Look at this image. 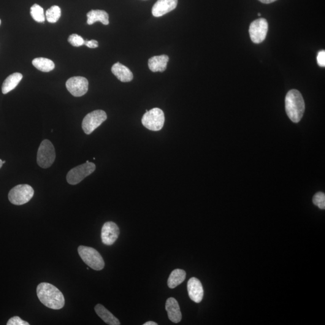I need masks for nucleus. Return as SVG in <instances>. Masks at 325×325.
I'll return each instance as SVG.
<instances>
[{"label": "nucleus", "mask_w": 325, "mask_h": 325, "mask_svg": "<svg viewBox=\"0 0 325 325\" xmlns=\"http://www.w3.org/2000/svg\"><path fill=\"white\" fill-rule=\"evenodd\" d=\"M78 253L83 261L92 269L101 270L104 269V260L96 249L88 246H80L78 248Z\"/></svg>", "instance_id": "nucleus-3"}, {"label": "nucleus", "mask_w": 325, "mask_h": 325, "mask_svg": "<svg viewBox=\"0 0 325 325\" xmlns=\"http://www.w3.org/2000/svg\"><path fill=\"white\" fill-rule=\"evenodd\" d=\"M84 45H85L89 48H96L98 47V42L96 40H85V43H84Z\"/></svg>", "instance_id": "nucleus-28"}, {"label": "nucleus", "mask_w": 325, "mask_h": 325, "mask_svg": "<svg viewBox=\"0 0 325 325\" xmlns=\"http://www.w3.org/2000/svg\"><path fill=\"white\" fill-rule=\"evenodd\" d=\"M169 57L167 55L154 56L149 59L148 66L151 71L164 72L166 70Z\"/></svg>", "instance_id": "nucleus-16"}, {"label": "nucleus", "mask_w": 325, "mask_h": 325, "mask_svg": "<svg viewBox=\"0 0 325 325\" xmlns=\"http://www.w3.org/2000/svg\"><path fill=\"white\" fill-rule=\"evenodd\" d=\"M5 162V161H2V164H4Z\"/></svg>", "instance_id": "nucleus-33"}, {"label": "nucleus", "mask_w": 325, "mask_h": 325, "mask_svg": "<svg viewBox=\"0 0 325 325\" xmlns=\"http://www.w3.org/2000/svg\"><path fill=\"white\" fill-rule=\"evenodd\" d=\"M259 1L262 2V3L270 4L272 3V2L277 1V0H259Z\"/></svg>", "instance_id": "nucleus-29"}, {"label": "nucleus", "mask_w": 325, "mask_h": 325, "mask_svg": "<svg viewBox=\"0 0 325 325\" xmlns=\"http://www.w3.org/2000/svg\"><path fill=\"white\" fill-rule=\"evenodd\" d=\"M142 123L145 128L151 131H160L164 126V112L159 108L147 111L143 116Z\"/></svg>", "instance_id": "nucleus-6"}, {"label": "nucleus", "mask_w": 325, "mask_h": 325, "mask_svg": "<svg viewBox=\"0 0 325 325\" xmlns=\"http://www.w3.org/2000/svg\"><path fill=\"white\" fill-rule=\"evenodd\" d=\"M144 325H157V323L156 322H153V321H149L147 322H146L145 324H143Z\"/></svg>", "instance_id": "nucleus-30"}, {"label": "nucleus", "mask_w": 325, "mask_h": 325, "mask_svg": "<svg viewBox=\"0 0 325 325\" xmlns=\"http://www.w3.org/2000/svg\"><path fill=\"white\" fill-rule=\"evenodd\" d=\"M1 20H0V25H1Z\"/></svg>", "instance_id": "nucleus-34"}, {"label": "nucleus", "mask_w": 325, "mask_h": 325, "mask_svg": "<svg viewBox=\"0 0 325 325\" xmlns=\"http://www.w3.org/2000/svg\"><path fill=\"white\" fill-rule=\"evenodd\" d=\"M317 62L320 66H325V50L320 51L317 56Z\"/></svg>", "instance_id": "nucleus-27"}, {"label": "nucleus", "mask_w": 325, "mask_h": 325, "mask_svg": "<svg viewBox=\"0 0 325 325\" xmlns=\"http://www.w3.org/2000/svg\"><path fill=\"white\" fill-rule=\"evenodd\" d=\"M112 72L114 75L117 77L118 79L122 82H130L133 78L131 70L125 65L117 62L113 65Z\"/></svg>", "instance_id": "nucleus-15"}, {"label": "nucleus", "mask_w": 325, "mask_h": 325, "mask_svg": "<svg viewBox=\"0 0 325 325\" xmlns=\"http://www.w3.org/2000/svg\"><path fill=\"white\" fill-rule=\"evenodd\" d=\"M189 296L192 300L196 303L202 301L204 296V290L201 283L196 278L190 279L188 283Z\"/></svg>", "instance_id": "nucleus-13"}, {"label": "nucleus", "mask_w": 325, "mask_h": 325, "mask_svg": "<svg viewBox=\"0 0 325 325\" xmlns=\"http://www.w3.org/2000/svg\"><path fill=\"white\" fill-rule=\"evenodd\" d=\"M178 0H158L152 9V14L155 17L167 14L177 7Z\"/></svg>", "instance_id": "nucleus-12"}, {"label": "nucleus", "mask_w": 325, "mask_h": 325, "mask_svg": "<svg viewBox=\"0 0 325 325\" xmlns=\"http://www.w3.org/2000/svg\"><path fill=\"white\" fill-rule=\"evenodd\" d=\"M34 193L32 186L28 184H20L10 190L8 197L12 204L21 205L29 202Z\"/></svg>", "instance_id": "nucleus-5"}, {"label": "nucleus", "mask_w": 325, "mask_h": 325, "mask_svg": "<svg viewBox=\"0 0 325 325\" xmlns=\"http://www.w3.org/2000/svg\"><path fill=\"white\" fill-rule=\"evenodd\" d=\"M38 298L45 307L53 310H61L64 307V294L55 286L47 283L39 284L36 289Z\"/></svg>", "instance_id": "nucleus-1"}, {"label": "nucleus", "mask_w": 325, "mask_h": 325, "mask_svg": "<svg viewBox=\"0 0 325 325\" xmlns=\"http://www.w3.org/2000/svg\"><path fill=\"white\" fill-rule=\"evenodd\" d=\"M66 87L70 94L75 97L85 96L89 88L88 80L83 77H73L67 80Z\"/></svg>", "instance_id": "nucleus-10"}, {"label": "nucleus", "mask_w": 325, "mask_h": 325, "mask_svg": "<svg viewBox=\"0 0 325 325\" xmlns=\"http://www.w3.org/2000/svg\"><path fill=\"white\" fill-rule=\"evenodd\" d=\"M32 17L37 23H43L45 20L44 11L39 4H34L32 5L31 9Z\"/></svg>", "instance_id": "nucleus-23"}, {"label": "nucleus", "mask_w": 325, "mask_h": 325, "mask_svg": "<svg viewBox=\"0 0 325 325\" xmlns=\"http://www.w3.org/2000/svg\"><path fill=\"white\" fill-rule=\"evenodd\" d=\"M314 205L318 206L322 210L325 209V195L323 192H318L314 195L313 198Z\"/></svg>", "instance_id": "nucleus-24"}, {"label": "nucleus", "mask_w": 325, "mask_h": 325, "mask_svg": "<svg viewBox=\"0 0 325 325\" xmlns=\"http://www.w3.org/2000/svg\"><path fill=\"white\" fill-rule=\"evenodd\" d=\"M269 29V24L264 18L255 20L249 26V35L251 39L255 43H260L264 41Z\"/></svg>", "instance_id": "nucleus-9"}, {"label": "nucleus", "mask_w": 325, "mask_h": 325, "mask_svg": "<svg viewBox=\"0 0 325 325\" xmlns=\"http://www.w3.org/2000/svg\"><path fill=\"white\" fill-rule=\"evenodd\" d=\"M67 40H68L70 44L74 46V47H80L85 43V40L83 39V38L77 34L70 35Z\"/></svg>", "instance_id": "nucleus-25"}, {"label": "nucleus", "mask_w": 325, "mask_h": 325, "mask_svg": "<svg viewBox=\"0 0 325 325\" xmlns=\"http://www.w3.org/2000/svg\"><path fill=\"white\" fill-rule=\"evenodd\" d=\"M56 159V152L52 143L48 140H43L38 149L37 162L40 167L47 169L53 164Z\"/></svg>", "instance_id": "nucleus-4"}, {"label": "nucleus", "mask_w": 325, "mask_h": 325, "mask_svg": "<svg viewBox=\"0 0 325 325\" xmlns=\"http://www.w3.org/2000/svg\"><path fill=\"white\" fill-rule=\"evenodd\" d=\"M186 273L182 269L173 270L167 280V285L170 289H175L186 280Z\"/></svg>", "instance_id": "nucleus-20"}, {"label": "nucleus", "mask_w": 325, "mask_h": 325, "mask_svg": "<svg viewBox=\"0 0 325 325\" xmlns=\"http://www.w3.org/2000/svg\"><path fill=\"white\" fill-rule=\"evenodd\" d=\"M32 64L40 71L45 72L51 71L55 67V64L51 60L44 58H38L32 60Z\"/></svg>", "instance_id": "nucleus-21"}, {"label": "nucleus", "mask_w": 325, "mask_h": 325, "mask_svg": "<svg viewBox=\"0 0 325 325\" xmlns=\"http://www.w3.org/2000/svg\"><path fill=\"white\" fill-rule=\"evenodd\" d=\"M97 315L101 318L105 324L110 325H120L121 323L119 320L114 316L112 313L107 310L104 306L101 304H97L95 307Z\"/></svg>", "instance_id": "nucleus-18"}, {"label": "nucleus", "mask_w": 325, "mask_h": 325, "mask_svg": "<svg viewBox=\"0 0 325 325\" xmlns=\"http://www.w3.org/2000/svg\"><path fill=\"white\" fill-rule=\"evenodd\" d=\"M120 231L117 225L113 222H107L102 226L101 239L105 245L111 246L118 239Z\"/></svg>", "instance_id": "nucleus-11"}, {"label": "nucleus", "mask_w": 325, "mask_h": 325, "mask_svg": "<svg viewBox=\"0 0 325 325\" xmlns=\"http://www.w3.org/2000/svg\"><path fill=\"white\" fill-rule=\"evenodd\" d=\"M23 75L19 72L13 73V74L10 75L2 83V94H7L10 91H13L23 79Z\"/></svg>", "instance_id": "nucleus-19"}, {"label": "nucleus", "mask_w": 325, "mask_h": 325, "mask_svg": "<svg viewBox=\"0 0 325 325\" xmlns=\"http://www.w3.org/2000/svg\"><path fill=\"white\" fill-rule=\"evenodd\" d=\"M107 114L102 110H97L87 115L82 122V129L86 134H91L98 127L106 121Z\"/></svg>", "instance_id": "nucleus-8"}, {"label": "nucleus", "mask_w": 325, "mask_h": 325, "mask_svg": "<svg viewBox=\"0 0 325 325\" xmlns=\"http://www.w3.org/2000/svg\"><path fill=\"white\" fill-rule=\"evenodd\" d=\"M166 310L168 318L173 323L177 324L181 321L182 314L177 300L173 297H169L166 302Z\"/></svg>", "instance_id": "nucleus-14"}, {"label": "nucleus", "mask_w": 325, "mask_h": 325, "mask_svg": "<svg viewBox=\"0 0 325 325\" xmlns=\"http://www.w3.org/2000/svg\"><path fill=\"white\" fill-rule=\"evenodd\" d=\"M87 18H88L87 23L89 25H92L97 21L101 22L102 24L105 26L109 24V20H108L109 16L104 10H92L87 13Z\"/></svg>", "instance_id": "nucleus-17"}, {"label": "nucleus", "mask_w": 325, "mask_h": 325, "mask_svg": "<svg viewBox=\"0 0 325 325\" xmlns=\"http://www.w3.org/2000/svg\"><path fill=\"white\" fill-rule=\"evenodd\" d=\"M96 169V164L87 161L86 163L73 168L67 173L66 176L67 183L71 185L80 183L84 179L92 174Z\"/></svg>", "instance_id": "nucleus-7"}, {"label": "nucleus", "mask_w": 325, "mask_h": 325, "mask_svg": "<svg viewBox=\"0 0 325 325\" xmlns=\"http://www.w3.org/2000/svg\"><path fill=\"white\" fill-rule=\"evenodd\" d=\"M258 15H259V16H261V13H258Z\"/></svg>", "instance_id": "nucleus-32"}, {"label": "nucleus", "mask_w": 325, "mask_h": 325, "mask_svg": "<svg viewBox=\"0 0 325 325\" xmlns=\"http://www.w3.org/2000/svg\"><path fill=\"white\" fill-rule=\"evenodd\" d=\"M61 16V9L58 5H53L46 11V19L49 23H56Z\"/></svg>", "instance_id": "nucleus-22"}, {"label": "nucleus", "mask_w": 325, "mask_h": 325, "mask_svg": "<svg viewBox=\"0 0 325 325\" xmlns=\"http://www.w3.org/2000/svg\"><path fill=\"white\" fill-rule=\"evenodd\" d=\"M305 108L304 100L300 92L296 89L289 91L286 97V111L292 123H298L301 120Z\"/></svg>", "instance_id": "nucleus-2"}, {"label": "nucleus", "mask_w": 325, "mask_h": 325, "mask_svg": "<svg viewBox=\"0 0 325 325\" xmlns=\"http://www.w3.org/2000/svg\"><path fill=\"white\" fill-rule=\"evenodd\" d=\"M2 166V161H1V159H0V169H1Z\"/></svg>", "instance_id": "nucleus-31"}, {"label": "nucleus", "mask_w": 325, "mask_h": 325, "mask_svg": "<svg viewBox=\"0 0 325 325\" xmlns=\"http://www.w3.org/2000/svg\"><path fill=\"white\" fill-rule=\"evenodd\" d=\"M7 325H29L28 322L23 321L20 317L15 316L10 318L7 322Z\"/></svg>", "instance_id": "nucleus-26"}]
</instances>
